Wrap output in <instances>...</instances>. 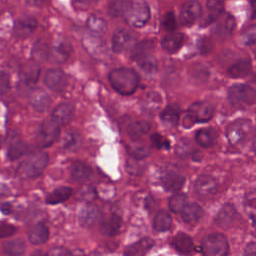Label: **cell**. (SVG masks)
<instances>
[{
    "label": "cell",
    "instance_id": "obj_1",
    "mask_svg": "<svg viewBox=\"0 0 256 256\" xmlns=\"http://www.w3.org/2000/svg\"><path fill=\"white\" fill-rule=\"evenodd\" d=\"M109 81L115 91L128 96L136 91L139 84V75L131 68L121 67L113 69L109 73Z\"/></svg>",
    "mask_w": 256,
    "mask_h": 256
},
{
    "label": "cell",
    "instance_id": "obj_2",
    "mask_svg": "<svg viewBox=\"0 0 256 256\" xmlns=\"http://www.w3.org/2000/svg\"><path fill=\"white\" fill-rule=\"evenodd\" d=\"M154 44L151 40H143L136 43L131 50V58L148 74L157 71V60L153 54Z\"/></svg>",
    "mask_w": 256,
    "mask_h": 256
},
{
    "label": "cell",
    "instance_id": "obj_3",
    "mask_svg": "<svg viewBox=\"0 0 256 256\" xmlns=\"http://www.w3.org/2000/svg\"><path fill=\"white\" fill-rule=\"evenodd\" d=\"M49 156L45 152L31 154L17 168L16 174L22 178H33L39 176L48 164Z\"/></svg>",
    "mask_w": 256,
    "mask_h": 256
},
{
    "label": "cell",
    "instance_id": "obj_4",
    "mask_svg": "<svg viewBox=\"0 0 256 256\" xmlns=\"http://www.w3.org/2000/svg\"><path fill=\"white\" fill-rule=\"evenodd\" d=\"M253 125L248 119H237L230 123L226 129V137L233 146L245 144L253 134Z\"/></svg>",
    "mask_w": 256,
    "mask_h": 256
},
{
    "label": "cell",
    "instance_id": "obj_5",
    "mask_svg": "<svg viewBox=\"0 0 256 256\" xmlns=\"http://www.w3.org/2000/svg\"><path fill=\"white\" fill-rule=\"evenodd\" d=\"M214 114L213 106L206 101L194 102L187 110V114L184 116L182 125L184 128H189L196 122H207Z\"/></svg>",
    "mask_w": 256,
    "mask_h": 256
},
{
    "label": "cell",
    "instance_id": "obj_6",
    "mask_svg": "<svg viewBox=\"0 0 256 256\" xmlns=\"http://www.w3.org/2000/svg\"><path fill=\"white\" fill-rule=\"evenodd\" d=\"M201 250L203 256H227L228 240L221 233L208 234L202 239Z\"/></svg>",
    "mask_w": 256,
    "mask_h": 256
},
{
    "label": "cell",
    "instance_id": "obj_7",
    "mask_svg": "<svg viewBox=\"0 0 256 256\" xmlns=\"http://www.w3.org/2000/svg\"><path fill=\"white\" fill-rule=\"evenodd\" d=\"M228 100L237 108L250 106L256 101V91L247 84H234L228 90Z\"/></svg>",
    "mask_w": 256,
    "mask_h": 256
},
{
    "label": "cell",
    "instance_id": "obj_8",
    "mask_svg": "<svg viewBox=\"0 0 256 256\" xmlns=\"http://www.w3.org/2000/svg\"><path fill=\"white\" fill-rule=\"evenodd\" d=\"M125 21L136 28L144 26L150 18V8L145 1H130L128 9L124 15Z\"/></svg>",
    "mask_w": 256,
    "mask_h": 256
},
{
    "label": "cell",
    "instance_id": "obj_9",
    "mask_svg": "<svg viewBox=\"0 0 256 256\" xmlns=\"http://www.w3.org/2000/svg\"><path fill=\"white\" fill-rule=\"evenodd\" d=\"M59 125L52 119L44 120L38 127L35 140L40 147L50 146L59 136Z\"/></svg>",
    "mask_w": 256,
    "mask_h": 256
},
{
    "label": "cell",
    "instance_id": "obj_10",
    "mask_svg": "<svg viewBox=\"0 0 256 256\" xmlns=\"http://www.w3.org/2000/svg\"><path fill=\"white\" fill-rule=\"evenodd\" d=\"M201 12H202V7L199 2L197 1L185 2L179 14V19L181 24L184 26H191L201 16Z\"/></svg>",
    "mask_w": 256,
    "mask_h": 256
},
{
    "label": "cell",
    "instance_id": "obj_11",
    "mask_svg": "<svg viewBox=\"0 0 256 256\" xmlns=\"http://www.w3.org/2000/svg\"><path fill=\"white\" fill-rule=\"evenodd\" d=\"M44 83L52 91L60 92L63 91L67 85V76L61 69L51 68L45 73Z\"/></svg>",
    "mask_w": 256,
    "mask_h": 256
},
{
    "label": "cell",
    "instance_id": "obj_12",
    "mask_svg": "<svg viewBox=\"0 0 256 256\" xmlns=\"http://www.w3.org/2000/svg\"><path fill=\"white\" fill-rule=\"evenodd\" d=\"M218 189L217 180L210 175H200L194 182V190L199 196L207 197L216 193Z\"/></svg>",
    "mask_w": 256,
    "mask_h": 256
},
{
    "label": "cell",
    "instance_id": "obj_13",
    "mask_svg": "<svg viewBox=\"0 0 256 256\" xmlns=\"http://www.w3.org/2000/svg\"><path fill=\"white\" fill-rule=\"evenodd\" d=\"M29 102L32 108L37 112H44L51 104V98L42 88H35L29 96Z\"/></svg>",
    "mask_w": 256,
    "mask_h": 256
},
{
    "label": "cell",
    "instance_id": "obj_14",
    "mask_svg": "<svg viewBox=\"0 0 256 256\" xmlns=\"http://www.w3.org/2000/svg\"><path fill=\"white\" fill-rule=\"evenodd\" d=\"M37 25L36 19L31 15H24L18 18L14 25V33L20 38H25L33 33Z\"/></svg>",
    "mask_w": 256,
    "mask_h": 256
},
{
    "label": "cell",
    "instance_id": "obj_15",
    "mask_svg": "<svg viewBox=\"0 0 256 256\" xmlns=\"http://www.w3.org/2000/svg\"><path fill=\"white\" fill-rule=\"evenodd\" d=\"M72 51V46L67 39L59 38L54 42L51 48V57L54 62L62 63L67 60Z\"/></svg>",
    "mask_w": 256,
    "mask_h": 256
},
{
    "label": "cell",
    "instance_id": "obj_16",
    "mask_svg": "<svg viewBox=\"0 0 256 256\" xmlns=\"http://www.w3.org/2000/svg\"><path fill=\"white\" fill-rule=\"evenodd\" d=\"M236 217H237V211L235 207L230 203H226L221 207V209L217 213L215 217V223L219 227L228 228L234 223V221L236 220Z\"/></svg>",
    "mask_w": 256,
    "mask_h": 256
},
{
    "label": "cell",
    "instance_id": "obj_17",
    "mask_svg": "<svg viewBox=\"0 0 256 256\" xmlns=\"http://www.w3.org/2000/svg\"><path fill=\"white\" fill-rule=\"evenodd\" d=\"M131 40H132V35L130 31L123 28L115 30L111 39L112 50L115 53H120L124 51L129 46Z\"/></svg>",
    "mask_w": 256,
    "mask_h": 256
},
{
    "label": "cell",
    "instance_id": "obj_18",
    "mask_svg": "<svg viewBox=\"0 0 256 256\" xmlns=\"http://www.w3.org/2000/svg\"><path fill=\"white\" fill-rule=\"evenodd\" d=\"M185 183V177L177 172H168L161 178V185L168 192L180 190Z\"/></svg>",
    "mask_w": 256,
    "mask_h": 256
},
{
    "label": "cell",
    "instance_id": "obj_19",
    "mask_svg": "<svg viewBox=\"0 0 256 256\" xmlns=\"http://www.w3.org/2000/svg\"><path fill=\"white\" fill-rule=\"evenodd\" d=\"M184 42V35L180 32H172L165 35L161 40V47L168 53L177 52Z\"/></svg>",
    "mask_w": 256,
    "mask_h": 256
},
{
    "label": "cell",
    "instance_id": "obj_20",
    "mask_svg": "<svg viewBox=\"0 0 256 256\" xmlns=\"http://www.w3.org/2000/svg\"><path fill=\"white\" fill-rule=\"evenodd\" d=\"M73 115V107L69 103H60L52 111L51 119L59 126L64 125L70 121Z\"/></svg>",
    "mask_w": 256,
    "mask_h": 256
},
{
    "label": "cell",
    "instance_id": "obj_21",
    "mask_svg": "<svg viewBox=\"0 0 256 256\" xmlns=\"http://www.w3.org/2000/svg\"><path fill=\"white\" fill-rule=\"evenodd\" d=\"M122 225L121 217L117 214H112L108 217H106L100 225L101 233L106 236H114L116 235Z\"/></svg>",
    "mask_w": 256,
    "mask_h": 256
},
{
    "label": "cell",
    "instance_id": "obj_22",
    "mask_svg": "<svg viewBox=\"0 0 256 256\" xmlns=\"http://www.w3.org/2000/svg\"><path fill=\"white\" fill-rule=\"evenodd\" d=\"M99 209L93 204L85 205L79 212V223L84 227L92 226L99 218Z\"/></svg>",
    "mask_w": 256,
    "mask_h": 256
},
{
    "label": "cell",
    "instance_id": "obj_23",
    "mask_svg": "<svg viewBox=\"0 0 256 256\" xmlns=\"http://www.w3.org/2000/svg\"><path fill=\"white\" fill-rule=\"evenodd\" d=\"M153 244L154 241L149 237L140 239L125 248L124 256H142L153 246Z\"/></svg>",
    "mask_w": 256,
    "mask_h": 256
},
{
    "label": "cell",
    "instance_id": "obj_24",
    "mask_svg": "<svg viewBox=\"0 0 256 256\" xmlns=\"http://www.w3.org/2000/svg\"><path fill=\"white\" fill-rule=\"evenodd\" d=\"M251 61L247 58H242L234 62L232 65H230L227 72L229 76L233 78H242L247 76L251 72Z\"/></svg>",
    "mask_w": 256,
    "mask_h": 256
},
{
    "label": "cell",
    "instance_id": "obj_25",
    "mask_svg": "<svg viewBox=\"0 0 256 256\" xmlns=\"http://www.w3.org/2000/svg\"><path fill=\"white\" fill-rule=\"evenodd\" d=\"M40 75V68L37 64H27L20 71V81L24 86L35 84Z\"/></svg>",
    "mask_w": 256,
    "mask_h": 256
},
{
    "label": "cell",
    "instance_id": "obj_26",
    "mask_svg": "<svg viewBox=\"0 0 256 256\" xmlns=\"http://www.w3.org/2000/svg\"><path fill=\"white\" fill-rule=\"evenodd\" d=\"M49 237V230L43 223H37L33 225L28 232V239L32 244L39 245L47 241Z\"/></svg>",
    "mask_w": 256,
    "mask_h": 256
},
{
    "label": "cell",
    "instance_id": "obj_27",
    "mask_svg": "<svg viewBox=\"0 0 256 256\" xmlns=\"http://www.w3.org/2000/svg\"><path fill=\"white\" fill-rule=\"evenodd\" d=\"M174 248L178 251V253L182 255H189L193 252V241L191 237L183 232L178 233L173 239Z\"/></svg>",
    "mask_w": 256,
    "mask_h": 256
},
{
    "label": "cell",
    "instance_id": "obj_28",
    "mask_svg": "<svg viewBox=\"0 0 256 256\" xmlns=\"http://www.w3.org/2000/svg\"><path fill=\"white\" fill-rule=\"evenodd\" d=\"M83 45L85 49L93 56V57H100L104 54L105 45L100 41L99 37L93 35H87L83 38Z\"/></svg>",
    "mask_w": 256,
    "mask_h": 256
},
{
    "label": "cell",
    "instance_id": "obj_29",
    "mask_svg": "<svg viewBox=\"0 0 256 256\" xmlns=\"http://www.w3.org/2000/svg\"><path fill=\"white\" fill-rule=\"evenodd\" d=\"M70 174H71V178L74 181H76V182H83V181L87 180L91 176L92 170L84 162L75 161L71 165Z\"/></svg>",
    "mask_w": 256,
    "mask_h": 256
},
{
    "label": "cell",
    "instance_id": "obj_30",
    "mask_svg": "<svg viewBox=\"0 0 256 256\" xmlns=\"http://www.w3.org/2000/svg\"><path fill=\"white\" fill-rule=\"evenodd\" d=\"M204 214V211L197 203H189L181 213V217L184 222L188 224H194L198 222Z\"/></svg>",
    "mask_w": 256,
    "mask_h": 256
},
{
    "label": "cell",
    "instance_id": "obj_31",
    "mask_svg": "<svg viewBox=\"0 0 256 256\" xmlns=\"http://www.w3.org/2000/svg\"><path fill=\"white\" fill-rule=\"evenodd\" d=\"M86 27L90 34L96 37H101L107 30V24L104 19L96 15H90L86 21Z\"/></svg>",
    "mask_w": 256,
    "mask_h": 256
},
{
    "label": "cell",
    "instance_id": "obj_32",
    "mask_svg": "<svg viewBox=\"0 0 256 256\" xmlns=\"http://www.w3.org/2000/svg\"><path fill=\"white\" fill-rule=\"evenodd\" d=\"M179 118L180 110L176 105H168L160 113V120L169 127L177 126Z\"/></svg>",
    "mask_w": 256,
    "mask_h": 256
},
{
    "label": "cell",
    "instance_id": "obj_33",
    "mask_svg": "<svg viewBox=\"0 0 256 256\" xmlns=\"http://www.w3.org/2000/svg\"><path fill=\"white\" fill-rule=\"evenodd\" d=\"M72 192H73L72 188L68 186L58 187L48 194V196L46 197V202L51 205L62 203L67 199H69V197L72 195Z\"/></svg>",
    "mask_w": 256,
    "mask_h": 256
},
{
    "label": "cell",
    "instance_id": "obj_34",
    "mask_svg": "<svg viewBox=\"0 0 256 256\" xmlns=\"http://www.w3.org/2000/svg\"><path fill=\"white\" fill-rule=\"evenodd\" d=\"M151 129V123L147 120H138L131 123L127 128V133L130 138L136 140L145 135Z\"/></svg>",
    "mask_w": 256,
    "mask_h": 256
},
{
    "label": "cell",
    "instance_id": "obj_35",
    "mask_svg": "<svg viewBox=\"0 0 256 256\" xmlns=\"http://www.w3.org/2000/svg\"><path fill=\"white\" fill-rule=\"evenodd\" d=\"M217 138V133L212 128H203L196 132L195 140L196 142L205 148L214 145Z\"/></svg>",
    "mask_w": 256,
    "mask_h": 256
},
{
    "label": "cell",
    "instance_id": "obj_36",
    "mask_svg": "<svg viewBox=\"0 0 256 256\" xmlns=\"http://www.w3.org/2000/svg\"><path fill=\"white\" fill-rule=\"evenodd\" d=\"M25 250L26 244L20 238L8 240L3 244V252L8 256H21Z\"/></svg>",
    "mask_w": 256,
    "mask_h": 256
},
{
    "label": "cell",
    "instance_id": "obj_37",
    "mask_svg": "<svg viewBox=\"0 0 256 256\" xmlns=\"http://www.w3.org/2000/svg\"><path fill=\"white\" fill-rule=\"evenodd\" d=\"M172 224V218L168 211L161 209L159 210L153 220V227L158 232L167 231Z\"/></svg>",
    "mask_w": 256,
    "mask_h": 256
},
{
    "label": "cell",
    "instance_id": "obj_38",
    "mask_svg": "<svg viewBox=\"0 0 256 256\" xmlns=\"http://www.w3.org/2000/svg\"><path fill=\"white\" fill-rule=\"evenodd\" d=\"M32 59L35 62H44L51 56V49L43 41H37L34 43L31 51Z\"/></svg>",
    "mask_w": 256,
    "mask_h": 256
},
{
    "label": "cell",
    "instance_id": "obj_39",
    "mask_svg": "<svg viewBox=\"0 0 256 256\" xmlns=\"http://www.w3.org/2000/svg\"><path fill=\"white\" fill-rule=\"evenodd\" d=\"M28 150V145L26 142L20 140V139H15L13 140L8 149H7V157L9 160L13 161L21 156H23Z\"/></svg>",
    "mask_w": 256,
    "mask_h": 256
},
{
    "label": "cell",
    "instance_id": "obj_40",
    "mask_svg": "<svg viewBox=\"0 0 256 256\" xmlns=\"http://www.w3.org/2000/svg\"><path fill=\"white\" fill-rule=\"evenodd\" d=\"M235 25L236 22L234 17L231 14H225V16L220 17V21L216 30L217 34L221 37H227L233 32Z\"/></svg>",
    "mask_w": 256,
    "mask_h": 256
},
{
    "label": "cell",
    "instance_id": "obj_41",
    "mask_svg": "<svg viewBox=\"0 0 256 256\" xmlns=\"http://www.w3.org/2000/svg\"><path fill=\"white\" fill-rule=\"evenodd\" d=\"M188 204L187 195L184 193H175L170 197L168 202L170 210L174 213H182Z\"/></svg>",
    "mask_w": 256,
    "mask_h": 256
},
{
    "label": "cell",
    "instance_id": "obj_42",
    "mask_svg": "<svg viewBox=\"0 0 256 256\" xmlns=\"http://www.w3.org/2000/svg\"><path fill=\"white\" fill-rule=\"evenodd\" d=\"M61 143H62V147L65 150L75 151L81 145V137L78 133H76L74 131H70L64 135Z\"/></svg>",
    "mask_w": 256,
    "mask_h": 256
},
{
    "label": "cell",
    "instance_id": "obj_43",
    "mask_svg": "<svg viewBox=\"0 0 256 256\" xmlns=\"http://www.w3.org/2000/svg\"><path fill=\"white\" fill-rule=\"evenodd\" d=\"M130 1L126 0H116L111 1L108 5V13L112 17H118L121 15H125Z\"/></svg>",
    "mask_w": 256,
    "mask_h": 256
},
{
    "label": "cell",
    "instance_id": "obj_44",
    "mask_svg": "<svg viewBox=\"0 0 256 256\" xmlns=\"http://www.w3.org/2000/svg\"><path fill=\"white\" fill-rule=\"evenodd\" d=\"M240 40L244 45H247V46L255 44L256 43V24H251L245 27L240 34Z\"/></svg>",
    "mask_w": 256,
    "mask_h": 256
},
{
    "label": "cell",
    "instance_id": "obj_45",
    "mask_svg": "<svg viewBox=\"0 0 256 256\" xmlns=\"http://www.w3.org/2000/svg\"><path fill=\"white\" fill-rule=\"evenodd\" d=\"M128 152L134 159L141 160L150 154V148L143 144H133L129 147Z\"/></svg>",
    "mask_w": 256,
    "mask_h": 256
},
{
    "label": "cell",
    "instance_id": "obj_46",
    "mask_svg": "<svg viewBox=\"0 0 256 256\" xmlns=\"http://www.w3.org/2000/svg\"><path fill=\"white\" fill-rule=\"evenodd\" d=\"M152 145L157 149H169L170 148V142L168 139H166L164 136L158 133H154L150 137Z\"/></svg>",
    "mask_w": 256,
    "mask_h": 256
},
{
    "label": "cell",
    "instance_id": "obj_47",
    "mask_svg": "<svg viewBox=\"0 0 256 256\" xmlns=\"http://www.w3.org/2000/svg\"><path fill=\"white\" fill-rule=\"evenodd\" d=\"M49 256H85L83 251H69L63 247H56L49 251Z\"/></svg>",
    "mask_w": 256,
    "mask_h": 256
},
{
    "label": "cell",
    "instance_id": "obj_48",
    "mask_svg": "<svg viewBox=\"0 0 256 256\" xmlns=\"http://www.w3.org/2000/svg\"><path fill=\"white\" fill-rule=\"evenodd\" d=\"M207 8L210 11V14H213L217 17H221L224 10V3L218 0H209L206 3Z\"/></svg>",
    "mask_w": 256,
    "mask_h": 256
},
{
    "label": "cell",
    "instance_id": "obj_49",
    "mask_svg": "<svg viewBox=\"0 0 256 256\" xmlns=\"http://www.w3.org/2000/svg\"><path fill=\"white\" fill-rule=\"evenodd\" d=\"M197 48H198V51L202 55H207V54H209L212 51L213 43H212V41L209 38L202 37L197 42Z\"/></svg>",
    "mask_w": 256,
    "mask_h": 256
},
{
    "label": "cell",
    "instance_id": "obj_50",
    "mask_svg": "<svg viewBox=\"0 0 256 256\" xmlns=\"http://www.w3.org/2000/svg\"><path fill=\"white\" fill-rule=\"evenodd\" d=\"M162 24L163 27L168 30V31H172L176 28L177 26V22H176V17L175 14L172 11H169L165 14L163 20H162Z\"/></svg>",
    "mask_w": 256,
    "mask_h": 256
},
{
    "label": "cell",
    "instance_id": "obj_51",
    "mask_svg": "<svg viewBox=\"0 0 256 256\" xmlns=\"http://www.w3.org/2000/svg\"><path fill=\"white\" fill-rule=\"evenodd\" d=\"M80 196L85 201H92L93 199L96 198L97 192L92 186H86L80 191Z\"/></svg>",
    "mask_w": 256,
    "mask_h": 256
},
{
    "label": "cell",
    "instance_id": "obj_52",
    "mask_svg": "<svg viewBox=\"0 0 256 256\" xmlns=\"http://www.w3.org/2000/svg\"><path fill=\"white\" fill-rule=\"evenodd\" d=\"M15 231H16V227L9 223L2 222L0 225V235L2 238H6L13 235Z\"/></svg>",
    "mask_w": 256,
    "mask_h": 256
},
{
    "label": "cell",
    "instance_id": "obj_53",
    "mask_svg": "<svg viewBox=\"0 0 256 256\" xmlns=\"http://www.w3.org/2000/svg\"><path fill=\"white\" fill-rule=\"evenodd\" d=\"M9 88V76L4 72L1 71V75H0V90H1V94L3 95Z\"/></svg>",
    "mask_w": 256,
    "mask_h": 256
},
{
    "label": "cell",
    "instance_id": "obj_54",
    "mask_svg": "<svg viewBox=\"0 0 256 256\" xmlns=\"http://www.w3.org/2000/svg\"><path fill=\"white\" fill-rule=\"evenodd\" d=\"M189 151V143L187 140H181L178 144H177V148H176V152L177 154L181 155V156H185L188 154Z\"/></svg>",
    "mask_w": 256,
    "mask_h": 256
},
{
    "label": "cell",
    "instance_id": "obj_55",
    "mask_svg": "<svg viewBox=\"0 0 256 256\" xmlns=\"http://www.w3.org/2000/svg\"><path fill=\"white\" fill-rule=\"evenodd\" d=\"M146 96H147V102H146L147 105L151 106L152 105L151 103H153V105H155L157 107L160 104V102H161V97L156 92H150Z\"/></svg>",
    "mask_w": 256,
    "mask_h": 256
},
{
    "label": "cell",
    "instance_id": "obj_56",
    "mask_svg": "<svg viewBox=\"0 0 256 256\" xmlns=\"http://www.w3.org/2000/svg\"><path fill=\"white\" fill-rule=\"evenodd\" d=\"M243 256H256V242H251L247 244L244 249Z\"/></svg>",
    "mask_w": 256,
    "mask_h": 256
},
{
    "label": "cell",
    "instance_id": "obj_57",
    "mask_svg": "<svg viewBox=\"0 0 256 256\" xmlns=\"http://www.w3.org/2000/svg\"><path fill=\"white\" fill-rule=\"evenodd\" d=\"M1 211L4 213V214H10L11 211H12V206L10 203H3L1 205Z\"/></svg>",
    "mask_w": 256,
    "mask_h": 256
},
{
    "label": "cell",
    "instance_id": "obj_58",
    "mask_svg": "<svg viewBox=\"0 0 256 256\" xmlns=\"http://www.w3.org/2000/svg\"><path fill=\"white\" fill-rule=\"evenodd\" d=\"M250 7H251V18L256 19V0L250 2Z\"/></svg>",
    "mask_w": 256,
    "mask_h": 256
},
{
    "label": "cell",
    "instance_id": "obj_59",
    "mask_svg": "<svg viewBox=\"0 0 256 256\" xmlns=\"http://www.w3.org/2000/svg\"><path fill=\"white\" fill-rule=\"evenodd\" d=\"M30 256H49V254H46V253H44V252L41 251V250H36V251L33 252Z\"/></svg>",
    "mask_w": 256,
    "mask_h": 256
},
{
    "label": "cell",
    "instance_id": "obj_60",
    "mask_svg": "<svg viewBox=\"0 0 256 256\" xmlns=\"http://www.w3.org/2000/svg\"><path fill=\"white\" fill-rule=\"evenodd\" d=\"M254 151H255V153H256V141H255V143H254Z\"/></svg>",
    "mask_w": 256,
    "mask_h": 256
}]
</instances>
